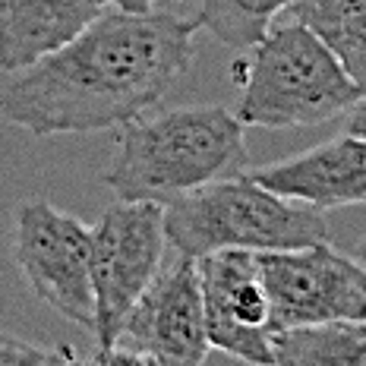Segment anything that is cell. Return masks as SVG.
<instances>
[{
  "label": "cell",
  "instance_id": "3957f363",
  "mask_svg": "<svg viewBox=\"0 0 366 366\" xmlns=\"http://www.w3.org/2000/svg\"><path fill=\"white\" fill-rule=\"evenodd\" d=\"M164 237L183 256L218 249H294L329 243V221L319 209L265 189L247 171L189 189L164 205Z\"/></svg>",
  "mask_w": 366,
  "mask_h": 366
},
{
  "label": "cell",
  "instance_id": "5b68a950",
  "mask_svg": "<svg viewBox=\"0 0 366 366\" xmlns=\"http://www.w3.org/2000/svg\"><path fill=\"white\" fill-rule=\"evenodd\" d=\"M92 231V294H95L98 357L117 341L127 312L149 287L164 259V205L120 199L89 227Z\"/></svg>",
  "mask_w": 366,
  "mask_h": 366
},
{
  "label": "cell",
  "instance_id": "8992f818",
  "mask_svg": "<svg viewBox=\"0 0 366 366\" xmlns=\"http://www.w3.org/2000/svg\"><path fill=\"white\" fill-rule=\"evenodd\" d=\"M209 335L202 316L199 269L193 256H177L162 265L149 287L127 312L117 341L102 363H158L196 366L209 360Z\"/></svg>",
  "mask_w": 366,
  "mask_h": 366
},
{
  "label": "cell",
  "instance_id": "9a60e30c",
  "mask_svg": "<svg viewBox=\"0 0 366 366\" xmlns=\"http://www.w3.org/2000/svg\"><path fill=\"white\" fill-rule=\"evenodd\" d=\"M70 360H76V357L66 347L48 350L32 345V341H22L10 332H0V363H70Z\"/></svg>",
  "mask_w": 366,
  "mask_h": 366
},
{
  "label": "cell",
  "instance_id": "7c38bea8",
  "mask_svg": "<svg viewBox=\"0 0 366 366\" xmlns=\"http://www.w3.org/2000/svg\"><path fill=\"white\" fill-rule=\"evenodd\" d=\"M272 363L278 366H366V319H329L274 329Z\"/></svg>",
  "mask_w": 366,
  "mask_h": 366
},
{
  "label": "cell",
  "instance_id": "6da1fadb",
  "mask_svg": "<svg viewBox=\"0 0 366 366\" xmlns=\"http://www.w3.org/2000/svg\"><path fill=\"white\" fill-rule=\"evenodd\" d=\"M196 29V16L167 10H102L57 51L6 73L0 117L38 139L120 129L189 70Z\"/></svg>",
  "mask_w": 366,
  "mask_h": 366
},
{
  "label": "cell",
  "instance_id": "ac0fdd59",
  "mask_svg": "<svg viewBox=\"0 0 366 366\" xmlns=\"http://www.w3.org/2000/svg\"><path fill=\"white\" fill-rule=\"evenodd\" d=\"M357 262H360V265H363V269H366V243H363V247H360V249H357Z\"/></svg>",
  "mask_w": 366,
  "mask_h": 366
},
{
  "label": "cell",
  "instance_id": "2e32d148",
  "mask_svg": "<svg viewBox=\"0 0 366 366\" xmlns=\"http://www.w3.org/2000/svg\"><path fill=\"white\" fill-rule=\"evenodd\" d=\"M102 4L127 13H152V10H167V6L183 4V0H102Z\"/></svg>",
  "mask_w": 366,
  "mask_h": 366
},
{
  "label": "cell",
  "instance_id": "9c48e42d",
  "mask_svg": "<svg viewBox=\"0 0 366 366\" xmlns=\"http://www.w3.org/2000/svg\"><path fill=\"white\" fill-rule=\"evenodd\" d=\"M196 269L209 345L247 363H272V312L256 253L218 249L196 259Z\"/></svg>",
  "mask_w": 366,
  "mask_h": 366
},
{
  "label": "cell",
  "instance_id": "4fadbf2b",
  "mask_svg": "<svg viewBox=\"0 0 366 366\" xmlns=\"http://www.w3.org/2000/svg\"><path fill=\"white\" fill-rule=\"evenodd\" d=\"M287 13L338 57L366 98V0H294Z\"/></svg>",
  "mask_w": 366,
  "mask_h": 366
},
{
  "label": "cell",
  "instance_id": "5bb4252c",
  "mask_svg": "<svg viewBox=\"0 0 366 366\" xmlns=\"http://www.w3.org/2000/svg\"><path fill=\"white\" fill-rule=\"evenodd\" d=\"M294 0H202L199 26H205L221 44L249 51L272 29L274 16L287 13Z\"/></svg>",
  "mask_w": 366,
  "mask_h": 366
},
{
  "label": "cell",
  "instance_id": "8fae6325",
  "mask_svg": "<svg viewBox=\"0 0 366 366\" xmlns=\"http://www.w3.org/2000/svg\"><path fill=\"white\" fill-rule=\"evenodd\" d=\"M102 10V0H0V70H22L57 51Z\"/></svg>",
  "mask_w": 366,
  "mask_h": 366
},
{
  "label": "cell",
  "instance_id": "ba28073f",
  "mask_svg": "<svg viewBox=\"0 0 366 366\" xmlns=\"http://www.w3.org/2000/svg\"><path fill=\"white\" fill-rule=\"evenodd\" d=\"M13 249L22 278L38 300L82 329L95 325L89 224L70 212L54 209L51 202H26L16 212Z\"/></svg>",
  "mask_w": 366,
  "mask_h": 366
},
{
  "label": "cell",
  "instance_id": "e0dca14e",
  "mask_svg": "<svg viewBox=\"0 0 366 366\" xmlns=\"http://www.w3.org/2000/svg\"><path fill=\"white\" fill-rule=\"evenodd\" d=\"M347 133H357L366 139V98H360V102L347 111Z\"/></svg>",
  "mask_w": 366,
  "mask_h": 366
},
{
  "label": "cell",
  "instance_id": "30bf717a",
  "mask_svg": "<svg viewBox=\"0 0 366 366\" xmlns=\"http://www.w3.org/2000/svg\"><path fill=\"white\" fill-rule=\"evenodd\" d=\"M247 174L272 193L319 212L366 205V139L357 133L335 136L322 146Z\"/></svg>",
  "mask_w": 366,
  "mask_h": 366
},
{
  "label": "cell",
  "instance_id": "7a4b0ae2",
  "mask_svg": "<svg viewBox=\"0 0 366 366\" xmlns=\"http://www.w3.org/2000/svg\"><path fill=\"white\" fill-rule=\"evenodd\" d=\"M247 164V127L237 114L221 104H183L120 127L102 180L117 199L167 205L202 183L243 174Z\"/></svg>",
  "mask_w": 366,
  "mask_h": 366
},
{
  "label": "cell",
  "instance_id": "277c9868",
  "mask_svg": "<svg viewBox=\"0 0 366 366\" xmlns=\"http://www.w3.org/2000/svg\"><path fill=\"white\" fill-rule=\"evenodd\" d=\"M363 92L303 22L269 29L249 48L237 117L243 127H316L347 114Z\"/></svg>",
  "mask_w": 366,
  "mask_h": 366
},
{
  "label": "cell",
  "instance_id": "52a82bcc",
  "mask_svg": "<svg viewBox=\"0 0 366 366\" xmlns=\"http://www.w3.org/2000/svg\"><path fill=\"white\" fill-rule=\"evenodd\" d=\"M256 265L269 294L272 332L329 319H366V269L332 249V243L265 249L256 253Z\"/></svg>",
  "mask_w": 366,
  "mask_h": 366
}]
</instances>
